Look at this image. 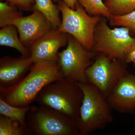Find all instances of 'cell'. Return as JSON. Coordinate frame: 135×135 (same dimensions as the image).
Listing matches in <instances>:
<instances>
[{
  "instance_id": "6da1fadb",
  "label": "cell",
  "mask_w": 135,
  "mask_h": 135,
  "mask_svg": "<svg viewBox=\"0 0 135 135\" xmlns=\"http://www.w3.org/2000/svg\"><path fill=\"white\" fill-rule=\"evenodd\" d=\"M64 77L58 60L35 62L18 83L0 89V98L13 106H28L44 87Z\"/></svg>"
},
{
  "instance_id": "7a4b0ae2",
  "label": "cell",
  "mask_w": 135,
  "mask_h": 135,
  "mask_svg": "<svg viewBox=\"0 0 135 135\" xmlns=\"http://www.w3.org/2000/svg\"><path fill=\"white\" fill-rule=\"evenodd\" d=\"M83 96L78 82L64 77L44 87L37 95L35 101L78 122Z\"/></svg>"
},
{
  "instance_id": "3957f363",
  "label": "cell",
  "mask_w": 135,
  "mask_h": 135,
  "mask_svg": "<svg viewBox=\"0 0 135 135\" xmlns=\"http://www.w3.org/2000/svg\"><path fill=\"white\" fill-rule=\"evenodd\" d=\"M78 83L84 95L78 128L80 135H88L103 129L113 121L112 109L96 87L89 83Z\"/></svg>"
},
{
  "instance_id": "277c9868",
  "label": "cell",
  "mask_w": 135,
  "mask_h": 135,
  "mask_svg": "<svg viewBox=\"0 0 135 135\" xmlns=\"http://www.w3.org/2000/svg\"><path fill=\"white\" fill-rule=\"evenodd\" d=\"M26 122L29 135H80L77 121L43 105L30 107Z\"/></svg>"
},
{
  "instance_id": "5b68a950",
  "label": "cell",
  "mask_w": 135,
  "mask_h": 135,
  "mask_svg": "<svg viewBox=\"0 0 135 135\" xmlns=\"http://www.w3.org/2000/svg\"><path fill=\"white\" fill-rule=\"evenodd\" d=\"M57 2V7L62 15L58 30L74 37L86 49L92 50L95 28L102 16L89 15L77 2L74 9L62 0Z\"/></svg>"
},
{
  "instance_id": "8992f818",
  "label": "cell",
  "mask_w": 135,
  "mask_h": 135,
  "mask_svg": "<svg viewBox=\"0 0 135 135\" xmlns=\"http://www.w3.org/2000/svg\"><path fill=\"white\" fill-rule=\"evenodd\" d=\"M107 20L101 17L96 26L92 50L124 62L126 54L135 45V37L131 36L130 29L126 27L111 29Z\"/></svg>"
},
{
  "instance_id": "52a82bcc",
  "label": "cell",
  "mask_w": 135,
  "mask_h": 135,
  "mask_svg": "<svg viewBox=\"0 0 135 135\" xmlns=\"http://www.w3.org/2000/svg\"><path fill=\"white\" fill-rule=\"evenodd\" d=\"M125 64L104 53H97L94 62L86 70L88 82L107 98L120 80L129 73Z\"/></svg>"
},
{
  "instance_id": "ba28073f",
  "label": "cell",
  "mask_w": 135,
  "mask_h": 135,
  "mask_svg": "<svg viewBox=\"0 0 135 135\" xmlns=\"http://www.w3.org/2000/svg\"><path fill=\"white\" fill-rule=\"evenodd\" d=\"M97 54L93 50L84 48L69 34L67 47L58 54V62L64 77L80 83H88L86 70L94 62Z\"/></svg>"
},
{
  "instance_id": "9c48e42d",
  "label": "cell",
  "mask_w": 135,
  "mask_h": 135,
  "mask_svg": "<svg viewBox=\"0 0 135 135\" xmlns=\"http://www.w3.org/2000/svg\"><path fill=\"white\" fill-rule=\"evenodd\" d=\"M69 34L53 29L37 40L29 48L33 62L58 59V51L67 45Z\"/></svg>"
},
{
  "instance_id": "30bf717a",
  "label": "cell",
  "mask_w": 135,
  "mask_h": 135,
  "mask_svg": "<svg viewBox=\"0 0 135 135\" xmlns=\"http://www.w3.org/2000/svg\"><path fill=\"white\" fill-rule=\"evenodd\" d=\"M12 25L16 27L22 43L29 49L33 42L53 29L48 20L36 10L31 15L16 20Z\"/></svg>"
},
{
  "instance_id": "8fae6325",
  "label": "cell",
  "mask_w": 135,
  "mask_h": 135,
  "mask_svg": "<svg viewBox=\"0 0 135 135\" xmlns=\"http://www.w3.org/2000/svg\"><path fill=\"white\" fill-rule=\"evenodd\" d=\"M107 99L112 109L120 113H135V75L128 73L122 77Z\"/></svg>"
},
{
  "instance_id": "7c38bea8",
  "label": "cell",
  "mask_w": 135,
  "mask_h": 135,
  "mask_svg": "<svg viewBox=\"0 0 135 135\" xmlns=\"http://www.w3.org/2000/svg\"><path fill=\"white\" fill-rule=\"evenodd\" d=\"M31 56L3 57L0 59V89L12 86L27 74L33 65Z\"/></svg>"
},
{
  "instance_id": "4fadbf2b",
  "label": "cell",
  "mask_w": 135,
  "mask_h": 135,
  "mask_svg": "<svg viewBox=\"0 0 135 135\" xmlns=\"http://www.w3.org/2000/svg\"><path fill=\"white\" fill-rule=\"evenodd\" d=\"M0 45L15 49L23 56H31L29 48L22 43L17 28L14 25L1 27L0 30Z\"/></svg>"
},
{
  "instance_id": "5bb4252c",
  "label": "cell",
  "mask_w": 135,
  "mask_h": 135,
  "mask_svg": "<svg viewBox=\"0 0 135 135\" xmlns=\"http://www.w3.org/2000/svg\"><path fill=\"white\" fill-rule=\"evenodd\" d=\"M33 1V11H38L41 12L48 20L53 29H58L61 23L60 11L57 5L53 3V0Z\"/></svg>"
},
{
  "instance_id": "9a60e30c",
  "label": "cell",
  "mask_w": 135,
  "mask_h": 135,
  "mask_svg": "<svg viewBox=\"0 0 135 135\" xmlns=\"http://www.w3.org/2000/svg\"><path fill=\"white\" fill-rule=\"evenodd\" d=\"M30 107L13 106L0 98V114L18 122L25 127L27 128L26 116Z\"/></svg>"
},
{
  "instance_id": "2e32d148",
  "label": "cell",
  "mask_w": 135,
  "mask_h": 135,
  "mask_svg": "<svg viewBox=\"0 0 135 135\" xmlns=\"http://www.w3.org/2000/svg\"><path fill=\"white\" fill-rule=\"evenodd\" d=\"M23 16L17 7L5 1L0 2V27L12 25L16 20Z\"/></svg>"
},
{
  "instance_id": "e0dca14e",
  "label": "cell",
  "mask_w": 135,
  "mask_h": 135,
  "mask_svg": "<svg viewBox=\"0 0 135 135\" xmlns=\"http://www.w3.org/2000/svg\"><path fill=\"white\" fill-rule=\"evenodd\" d=\"M87 13L92 16H100L109 20L113 16L109 12L103 0H77Z\"/></svg>"
},
{
  "instance_id": "ac0fdd59",
  "label": "cell",
  "mask_w": 135,
  "mask_h": 135,
  "mask_svg": "<svg viewBox=\"0 0 135 135\" xmlns=\"http://www.w3.org/2000/svg\"><path fill=\"white\" fill-rule=\"evenodd\" d=\"M104 4L113 16H122L135 10V0H107Z\"/></svg>"
},
{
  "instance_id": "d6986e66",
  "label": "cell",
  "mask_w": 135,
  "mask_h": 135,
  "mask_svg": "<svg viewBox=\"0 0 135 135\" xmlns=\"http://www.w3.org/2000/svg\"><path fill=\"white\" fill-rule=\"evenodd\" d=\"M16 122L6 116L0 115V135H29L27 128L19 123L14 126Z\"/></svg>"
},
{
  "instance_id": "ffe728a7",
  "label": "cell",
  "mask_w": 135,
  "mask_h": 135,
  "mask_svg": "<svg viewBox=\"0 0 135 135\" xmlns=\"http://www.w3.org/2000/svg\"><path fill=\"white\" fill-rule=\"evenodd\" d=\"M109 20L111 26L126 27L135 33V10L122 16H113Z\"/></svg>"
},
{
  "instance_id": "44dd1931",
  "label": "cell",
  "mask_w": 135,
  "mask_h": 135,
  "mask_svg": "<svg viewBox=\"0 0 135 135\" xmlns=\"http://www.w3.org/2000/svg\"><path fill=\"white\" fill-rule=\"evenodd\" d=\"M7 2L10 5L17 7L20 10L33 11L34 1L33 0H1Z\"/></svg>"
},
{
  "instance_id": "7402d4cb",
  "label": "cell",
  "mask_w": 135,
  "mask_h": 135,
  "mask_svg": "<svg viewBox=\"0 0 135 135\" xmlns=\"http://www.w3.org/2000/svg\"><path fill=\"white\" fill-rule=\"evenodd\" d=\"M135 60V45L128 51L125 56L124 62L126 64L133 62Z\"/></svg>"
},
{
  "instance_id": "603a6c76",
  "label": "cell",
  "mask_w": 135,
  "mask_h": 135,
  "mask_svg": "<svg viewBox=\"0 0 135 135\" xmlns=\"http://www.w3.org/2000/svg\"><path fill=\"white\" fill-rule=\"evenodd\" d=\"M58 0H53V1L57 2ZM66 3L71 8L74 9L77 3V0H62Z\"/></svg>"
},
{
  "instance_id": "cb8c5ba5",
  "label": "cell",
  "mask_w": 135,
  "mask_h": 135,
  "mask_svg": "<svg viewBox=\"0 0 135 135\" xmlns=\"http://www.w3.org/2000/svg\"><path fill=\"white\" fill-rule=\"evenodd\" d=\"M133 65H134V67L135 68V60L133 61Z\"/></svg>"
},
{
  "instance_id": "d4e9b609",
  "label": "cell",
  "mask_w": 135,
  "mask_h": 135,
  "mask_svg": "<svg viewBox=\"0 0 135 135\" xmlns=\"http://www.w3.org/2000/svg\"><path fill=\"white\" fill-rule=\"evenodd\" d=\"M103 1H104V2H105L106 1H107V0H103Z\"/></svg>"
}]
</instances>
